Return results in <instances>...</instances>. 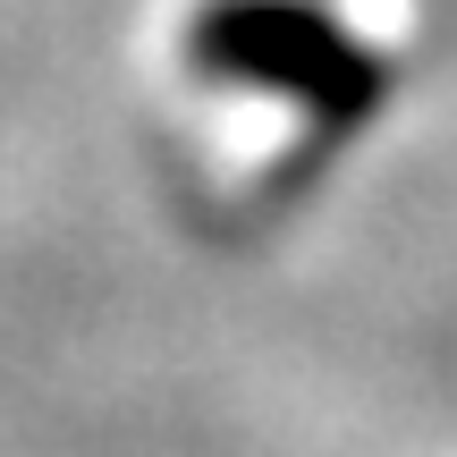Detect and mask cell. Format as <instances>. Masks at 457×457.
Wrapping results in <instances>:
<instances>
[{
  "mask_svg": "<svg viewBox=\"0 0 457 457\" xmlns=\"http://www.w3.org/2000/svg\"><path fill=\"white\" fill-rule=\"evenodd\" d=\"M187 60L204 77H228L245 94H271L288 111H305V128L347 136L381 111L390 68L364 34H347L322 0H204L187 26Z\"/></svg>",
  "mask_w": 457,
  "mask_h": 457,
  "instance_id": "obj_1",
  "label": "cell"
}]
</instances>
